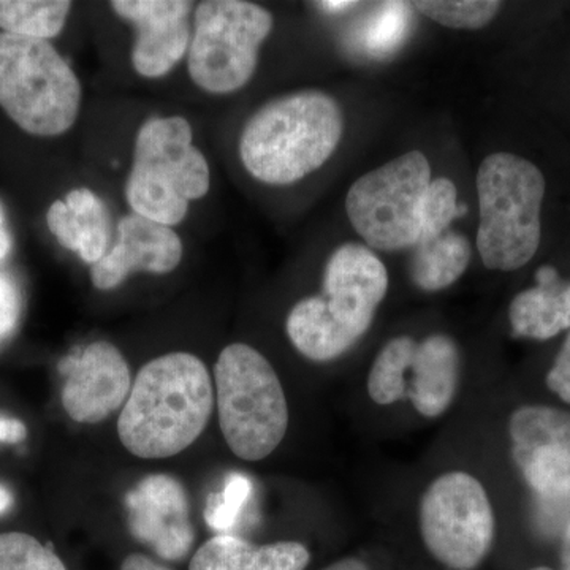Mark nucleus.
I'll list each match as a JSON object with an SVG mask.
<instances>
[{
  "label": "nucleus",
  "instance_id": "34",
  "mask_svg": "<svg viewBox=\"0 0 570 570\" xmlns=\"http://www.w3.org/2000/svg\"><path fill=\"white\" fill-rule=\"evenodd\" d=\"M561 568L562 570H570V520L562 531L561 543Z\"/></svg>",
  "mask_w": 570,
  "mask_h": 570
},
{
  "label": "nucleus",
  "instance_id": "15",
  "mask_svg": "<svg viewBox=\"0 0 570 570\" xmlns=\"http://www.w3.org/2000/svg\"><path fill=\"white\" fill-rule=\"evenodd\" d=\"M183 255V239L174 228L130 213L119 220L110 250L91 266V281L108 292L134 272L168 275L181 265Z\"/></svg>",
  "mask_w": 570,
  "mask_h": 570
},
{
  "label": "nucleus",
  "instance_id": "4",
  "mask_svg": "<svg viewBox=\"0 0 570 570\" xmlns=\"http://www.w3.org/2000/svg\"><path fill=\"white\" fill-rule=\"evenodd\" d=\"M209 189L212 168L194 145L190 122L183 116L146 119L135 135L132 168L124 189L132 213L174 228Z\"/></svg>",
  "mask_w": 570,
  "mask_h": 570
},
{
  "label": "nucleus",
  "instance_id": "1",
  "mask_svg": "<svg viewBox=\"0 0 570 570\" xmlns=\"http://www.w3.org/2000/svg\"><path fill=\"white\" fill-rule=\"evenodd\" d=\"M213 382L189 352L151 360L135 379L118 420L124 448L145 460L168 459L194 444L213 412Z\"/></svg>",
  "mask_w": 570,
  "mask_h": 570
},
{
  "label": "nucleus",
  "instance_id": "6",
  "mask_svg": "<svg viewBox=\"0 0 570 570\" xmlns=\"http://www.w3.org/2000/svg\"><path fill=\"white\" fill-rule=\"evenodd\" d=\"M82 86L50 41L0 32V108L33 137H61L80 116Z\"/></svg>",
  "mask_w": 570,
  "mask_h": 570
},
{
  "label": "nucleus",
  "instance_id": "14",
  "mask_svg": "<svg viewBox=\"0 0 570 570\" xmlns=\"http://www.w3.org/2000/svg\"><path fill=\"white\" fill-rule=\"evenodd\" d=\"M127 524L138 542L167 561H179L193 550L195 531L189 498L179 480L146 475L127 493Z\"/></svg>",
  "mask_w": 570,
  "mask_h": 570
},
{
  "label": "nucleus",
  "instance_id": "32",
  "mask_svg": "<svg viewBox=\"0 0 570 570\" xmlns=\"http://www.w3.org/2000/svg\"><path fill=\"white\" fill-rule=\"evenodd\" d=\"M11 236L9 227H7L6 216H3L2 208H0V261L7 257L10 253Z\"/></svg>",
  "mask_w": 570,
  "mask_h": 570
},
{
  "label": "nucleus",
  "instance_id": "17",
  "mask_svg": "<svg viewBox=\"0 0 570 570\" xmlns=\"http://www.w3.org/2000/svg\"><path fill=\"white\" fill-rule=\"evenodd\" d=\"M407 397L420 415L436 419L455 400L460 382V351L448 335H431L417 343L412 358Z\"/></svg>",
  "mask_w": 570,
  "mask_h": 570
},
{
  "label": "nucleus",
  "instance_id": "29",
  "mask_svg": "<svg viewBox=\"0 0 570 570\" xmlns=\"http://www.w3.org/2000/svg\"><path fill=\"white\" fill-rule=\"evenodd\" d=\"M547 387L570 404V333L562 344L560 354L554 358L553 366L547 374Z\"/></svg>",
  "mask_w": 570,
  "mask_h": 570
},
{
  "label": "nucleus",
  "instance_id": "25",
  "mask_svg": "<svg viewBox=\"0 0 570 570\" xmlns=\"http://www.w3.org/2000/svg\"><path fill=\"white\" fill-rule=\"evenodd\" d=\"M254 485L242 472H232L225 479L224 489L219 493L209 494L205 508V521L212 530L227 534L234 530L253 497Z\"/></svg>",
  "mask_w": 570,
  "mask_h": 570
},
{
  "label": "nucleus",
  "instance_id": "26",
  "mask_svg": "<svg viewBox=\"0 0 570 570\" xmlns=\"http://www.w3.org/2000/svg\"><path fill=\"white\" fill-rule=\"evenodd\" d=\"M0 570H67L55 551L24 532L0 534Z\"/></svg>",
  "mask_w": 570,
  "mask_h": 570
},
{
  "label": "nucleus",
  "instance_id": "23",
  "mask_svg": "<svg viewBox=\"0 0 570 570\" xmlns=\"http://www.w3.org/2000/svg\"><path fill=\"white\" fill-rule=\"evenodd\" d=\"M463 214H466V206L459 204V190L455 184L449 178L433 179L423 198L417 245L431 242L449 232L453 220Z\"/></svg>",
  "mask_w": 570,
  "mask_h": 570
},
{
  "label": "nucleus",
  "instance_id": "18",
  "mask_svg": "<svg viewBox=\"0 0 570 570\" xmlns=\"http://www.w3.org/2000/svg\"><path fill=\"white\" fill-rule=\"evenodd\" d=\"M535 283L512 299L509 321L513 336L547 341L570 330V283L551 265L540 266Z\"/></svg>",
  "mask_w": 570,
  "mask_h": 570
},
{
  "label": "nucleus",
  "instance_id": "28",
  "mask_svg": "<svg viewBox=\"0 0 570 570\" xmlns=\"http://www.w3.org/2000/svg\"><path fill=\"white\" fill-rule=\"evenodd\" d=\"M20 317V291L9 276L0 275V347L13 335Z\"/></svg>",
  "mask_w": 570,
  "mask_h": 570
},
{
  "label": "nucleus",
  "instance_id": "22",
  "mask_svg": "<svg viewBox=\"0 0 570 570\" xmlns=\"http://www.w3.org/2000/svg\"><path fill=\"white\" fill-rule=\"evenodd\" d=\"M415 347L414 337L397 336L379 352L367 376V395L379 406H390L407 395V373Z\"/></svg>",
  "mask_w": 570,
  "mask_h": 570
},
{
  "label": "nucleus",
  "instance_id": "20",
  "mask_svg": "<svg viewBox=\"0 0 570 570\" xmlns=\"http://www.w3.org/2000/svg\"><path fill=\"white\" fill-rule=\"evenodd\" d=\"M471 262V245L464 235L449 230L414 247L409 272L420 291L439 292L455 284Z\"/></svg>",
  "mask_w": 570,
  "mask_h": 570
},
{
  "label": "nucleus",
  "instance_id": "27",
  "mask_svg": "<svg viewBox=\"0 0 570 570\" xmlns=\"http://www.w3.org/2000/svg\"><path fill=\"white\" fill-rule=\"evenodd\" d=\"M382 20L379 18L374 31L371 33L370 48L374 51L392 50L393 45L403 36L406 28L407 3H382Z\"/></svg>",
  "mask_w": 570,
  "mask_h": 570
},
{
  "label": "nucleus",
  "instance_id": "37",
  "mask_svg": "<svg viewBox=\"0 0 570 570\" xmlns=\"http://www.w3.org/2000/svg\"><path fill=\"white\" fill-rule=\"evenodd\" d=\"M530 570H553V569H550V568H534V569H530Z\"/></svg>",
  "mask_w": 570,
  "mask_h": 570
},
{
  "label": "nucleus",
  "instance_id": "8",
  "mask_svg": "<svg viewBox=\"0 0 570 570\" xmlns=\"http://www.w3.org/2000/svg\"><path fill=\"white\" fill-rule=\"evenodd\" d=\"M273 28L275 18L258 3L245 0L197 3L187 51L190 80L214 96H227L245 88L253 80L262 45Z\"/></svg>",
  "mask_w": 570,
  "mask_h": 570
},
{
  "label": "nucleus",
  "instance_id": "9",
  "mask_svg": "<svg viewBox=\"0 0 570 570\" xmlns=\"http://www.w3.org/2000/svg\"><path fill=\"white\" fill-rule=\"evenodd\" d=\"M431 181L430 163L420 151L403 154L360 176L346 197L352 227L374 249H414L423 198Z\"/></svg>",
  "mask_w": 570,
  "mask_h": 570
},
{
  "label": "nucleus",
  "instance_id": "35",
  "mask_svg": "<svg viewBox=\"0 0 570 570\" xmlns=\"http://www.w3.org/2000/svg\"><path fill=\"white\" fill-rule=\"evenodd\" d=\"M354 6H356L354 2H333V0L332 2H317L318 9L330 11V13L352 9Z\"/></svg>",
  "mask_w": 570,
  "mask_h": 570
},
{
  "label": "nucleus",
  "instance_id": "7",
  "mask_svg": "<svg viewBox=\"0 0 570 570\" xmlns=\"http://www.w3.org/2000/svg\"><path fill=\"white\" fill-rule=\"evenodd\" d=\"M225 442L238 459L272 455L287 433L288 406L275 367L257 348L230 344L214 367Z\"/></svg>",
  "mask_w": 570,
  "mask_h": 570
},
{
  "label": "nucleus",
  "instance_id": "16",
  "mask_svg": "<svg viewBox=\"0 0 570 570\" xmlns=\"http://www.w3.org/2000/svg\"><path fill=\"white\" fill-rule=\"evenodd\" d=\"M47 224L59 245L80 255L85 264H97L110 250V213L88 187H77L63 200L52 202Z\"/></svg>",
  "mask_w": 570,
  "mask_h": 570
},
{
  "label": "nucleus",
  "instance_id": "31",
  "mask_svg": "<svg viewBox=\"0 0 570 570\" xmlns=\"http://www.w3.org/2000/svg\"><path fill=\"white\" fill-rule=\"evenodd\" d=\"M121 570H171L160 566L159 562L149 560L145 554L134 553L124 560Z\"/></svg>",
  "mask_w": 570,
  "mask_h": 570
},
{
  "label": "nucleus",
  "instance_id": "19",
  "mask_svg": "<svg viewBox=\"0 0 570 570\" xmlns=\"http://www.w3.org/2000/svg\"><path fill=\"white\" fill-rule=\"evenodd\" d=\"M311 554L303 543L254 546L245 539L219 534L205 542L190 560V570H305Z\"/></svg>",
  "mask_w": 570,
  "mask_h": 570
},
{
  "label": "nucleus",
  "instance_id": "12",
  "mask_svg": "<svg viewBox=\"0 0 570 570\" xmlns=\"http://www.w3.org/2000/svg\"><path fill=\"white\" fill-rule=\"evenodd\" d=\"M66 377L62 406L71 420L96 425L126 404L132 390L129 365L121 351L107 341H96L61 360Z\"/></svg>",
  "mask_w": 570,
  "mask_h": 570
},
{
  "label": "nucleus",
  "instance_id": "30",
  "mask_svg": "<svg viewBox=\"0 0 570 570\" xmlns=\"http://www.w3.org/2000/svg\"><path fill=\"white\" fill-rule=\"evenodd\" d=\"M28 438V428L18 419H0V442L20 444Z\"/></svg>",
  "mask_w": 570,
  "mask_h": 570
},
{
  "label": "nucleus",
  "instance_id": "11",
  "mask_svg": "<svg viewBox=\"0 0 570 570\" xmlns=\"http://www.w3.org/2000/svg\"><path fill=\"white\" fill-rule=\"evenodd\" d=\"M512 459L540 512L570 520V412L551 406H523L509 420Z\"/></svg>",
  "mask_w": 570,
  "mask_h": 570
},
{
  "label": "nucleus",
  "instance_id": "5",
  "mask_svg": "<svg viewBox=\"0 0 570 570\" xmlns=\"http://www.w3.org/2000/svg\"><path fill=\"white\" fill-rule=\"evenodd\" d=\"M546 178L524 157L497 153L480 164L478 249L483 265L515 272L530 264L542 236Z\"/></svg>",
  "mask_w": 570,
  "mask_h": 570
},
{
  "label": "nucleus",
  "instance_id": "3",
  "mask_svg": "<svg viewBox=\"0 0 570 570\" xmlns=\"http://www.w3.org/2000/svg\"><path fill=\"white\" fill-rule=\"evenodd\" d=\"M343 134L344 112L330 94H287L250 116L239 135V159L257 181L288 186L324 167Z\"/></svg>",
  "mask_w": 570,
  "mask_h": 570
},
{
  "label": "nucleus",
  "instance_id": "13",
  "mask_svg": "<svg viewBox=\"0 0 570 570\" xmlns=\"http://www.w3.org/2000/svg\"><path fill=\"white\" fill-rule=\"evenodd\" d=\"M194 6L187 0H112L111 10L135 29L130 59L140 77L163 78L187 58Z\"/></svg>",
  "mask_w": 570,
  "mask_h": 570
},
{
  "label": "nucleus",
  "instance_id": "36",
  "mask_svg": "<svg viewBox=\"0 0 570 570\" xmlns=\"http://www.w3.org/2000/svg\"><path fill=\"white\" fill-rule=\"evenodd\" d=\"M13 505V497L6 487L0 485V515L6 513Z\"/></svg>",
  "mask_w": 570,
  "mask_h": 570
},
{
  "label": "nucleus",
  "instance_id": "2",
  "mask_svg": "<svg viewBox=\"0 0 570 570\" xmlns=\"http://www.w3.org/2000/svg\"><path fill=\"white\" fill-rule=\"evenodd\" d=\"M387 291L381 258L367 246L346 243L326 261L322 294L303 298L288 313V340L307 360L332 362L366 335Z\"/></svg>",
  "mask_w": 570,
  "mask_h": 570
},
{
  "label": "nucleus",
  "instance_id": "24",
  "mask_svg": "<svg viewBox=\"0 0 570 570\" xmlns=\"http://www.w3.org/2000/svg\"><path fill=\"white\" fill-rule=\"evenodd\" d=\"M412 6L430 20L452 29L485 28L501 10L502 3L494 0H422Z\"/></svg>",
  "mask_w": 570,
  "mask_h": 570
},
{
  "label": "nucleus",
  "instance_id": "10",
  "mask_svg": "<svg viewBox=\"0 0 570 570\" xmlns=\"http://www.w3.org/2000/svg\"><path fill=\"white\" fill-rule=\"evenodd\" d=\"M420 534L431 557L453 570H472L485 560L497 520L485 487L468 472L439 475L420 501Z\"/></svg>",
  "mask_w": 570,
  "mask_h": 570
},
{
  "label": "nucleus",
  "instance_id": "33",
  "mask_svg": "<svg viewBox=\"0 0 570 570\" xmlns=\"http://www.w3.org/2000/svg\"><path fill=\"white\" fill-rule=\"evenodd\" d=\"M322 570H370L366 562L356 560V558H344V560L333 562L332 566Z\"/></svg>",
  "mask_w": 570,
  "mask_h": 570
},
{
  "label": "nucleus",
  "instance_id": "21",
  "mask_svg": "<svg viewBox=\"0 0 570 570\" xmlns=\"http://www.w3.org/2000/svg\"><path fill=\"white\" fill-rule=\"evenodd\" d=\"M69 0H0V29L13 36L50 41L66 28Z\"/></svg>",
  "mask_w": 570,
  "mask_h": 570
}]
</instances>
